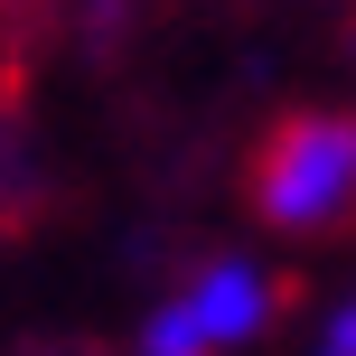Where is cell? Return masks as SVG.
I'll return each mask as SVG.
<instances>
[{
    "label": "cell",
    "mask_w": 356,
    "mask_h": 356,
    "mask_svg": "<svg viewBox=\"0 0 356 356\" xmlns=\"http://www.w3.org/2000/svg\"><path fill=\"white\" fill-rule=\"evenodd\" d=\"M253 207L282 234L356 225V113H282L253 150Z\"/></svg>",
    "instance_id": "6da1fadb"
},
{
    "label": "cell",
    "mask_w": 356,
    "mask_h": 356,
    "mask_svg": "<svg viewBox=\"0 0 356 356\" xmlns=\"http://www.w3.org/2000/svg\"><path fill=\"white\" fill-rule=\"evenodd\" d=\"M263 319H272V282L263 272L253 263H207V272H188L178 300L150 309L141 356H225V347L263 338Z\"/></svg>",
    "instance_id": "7a4b0ae2"
},
{
    "label": "cell",
    "mask_w": 356,
    "mask_h": 356,
    "mask_svg": "<svg viewBox=\"0 0 356 356\" xmlns=\"http://www.w3.org/2000/svg\"><path fill=\"white\" fill-rule=\"evenodd\" d=\"M319 356H356V300L328 309V328H319Z\"/></svg>",
    "instance_id": "3957f363"
}]
</instances>
